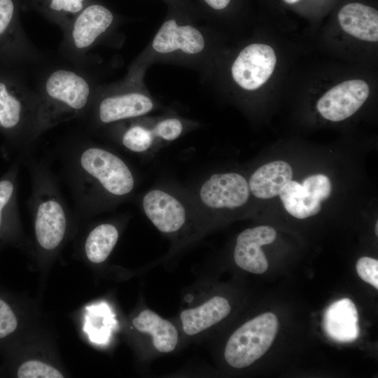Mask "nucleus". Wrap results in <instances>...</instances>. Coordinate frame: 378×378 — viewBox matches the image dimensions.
<instances>
[{
    "mask_svg": "<svg viewBox=\"0 0 378 378\" xmlns=\"http://www.w3.org/2000/svg\"><path fill=\"white\" fill-rule=\"evenodd\" d=\"M279 328L276 316L262 314L244 323L230 337L224 358L231 367L241 369L262 357L272 344Z\"/></svg>",
    "mask_w": 378,
    "mask_h": 378,
    "instance_id": "obj_1",
    "label": "nucleus"
},
{
    "mask_svg": "<svg viewBox=\"0 0 378 378\" xmlns=\"http://www.w3.org/2000/svg\"><path fill=\"white\" fill-rule=\"evenodd\" d=\"M90 86L81 74L58 69L46 79L43 90L41 118L53 124L62 114L76 113L88 104Z\"/></svg>",
    "mask_w": 378,
    "mask_h": 378,
    "instance_id": "obj_2",
    "label": "nucleus"
},
{
    "mask_svg": "<svg viewBox=\"0 0 378 378\" xmlns=\"http://www.w3.org/2000/svg\"><path fill=\"white\" fill-rule=\"evenodd\" d=\"M80 164L113 195H127L134 188V178L128 166L118 156L106 150L96 147L86 149L80 156Z\"/></svg>",
    "mask_w": 378,
    "mask_h": 378,
    "instance_id": "obj_3",
    "label": "nucleus"
},
{
    "mask_svg": "<svg viewBox=\"0 0 378 378\" xmlns=\"http://www.w3.org/2000/svg\"><path fill=\"white\" fill-rule=\"evenodd\" d=\"M249 195L248 183L236 172L214 174L203 182L198 191L202 204L212 210L239 208L246 203Z\"/></svg>",
    "mask_w": 378,
    "mask_h": 378,
    "instance_id": "obj_4",
    "label": "nucleus"
},
{
    "mask_svg": "<svg viewBox=\"0 0 378 378\" xmlns=\"http://www.w3.org/2000/svg\"><path fill=\"white\" fill-rule=\"evenodd\" d=\"M276 62L274 50L262 43L245 47L234 59L231 74L234 82L246 90H255L270 78Z\"/></svg>",
    "mask_w": 378,
    "mask_h": 378,
    "instance_id": "obj_5",
    "label": "nucleus"
},
{
    "mask_svg": "<svg viewBox=\"0 0 378 378\" xmlns=\"http://www.w3.org/2000/svg\"><path fill=\"white\" fill-rule=\"evenodd\" d=\"M369 93V86L364 80L344 81L318 99L317 109L326 119L341 121L354 114L366 101Z\"/></svg>",
    "mask_w": 378,
    "mask_h": 378,
    "instance_id": "obj_6",
    "label": "nucleus"
},
{
    "mask_svg": "<svg viewBox=\"0 0 378 378\" xmlns=\"http://www.w3.org/2000/svg\"><path fill=\"white\" fill-rule=\"evenodd\" d=\"M205 46V38L197 27L181 23L173 18L162 24L152 41L153 50L160 54L195 55L202 52Z\"/></svg>",
    "mask_w": 378,
    "mask_h": 378,
    "instance_id": "obj_7",
    "label": "nucleus"
},
{
    "mask_svg": "<svg viewBox=\"0 0 378 378\" xmlns=\"http://www.w3.org/2000/svg\"><path fill=\"white\" fill-rule=\"evenodd\" d=\"M147 218L164 234H175L186 225L187 211L185 206L174 195L162 189H152L142 200Z\"/></svg>",
    "mask_w": 378,
    "mask_h": 378,
    "instance_id": "obj_8",
    "label": "nucleus"
},
{
    "mask_svg": "<svg viewBox=\"0 0 378 378\" xmlns=\"http://www.w3.org/2000/svg\"><path fill=\"white\" fill-rule=\"evenodd\" d=\"M276 237V230L266 225L242 231L237 238L234 250L236 265L253 274L265 272L268 268V262L261 246L272 243Z\"/></svg>",
    "mask_w": 378,
    "mask_h": 378,
    "instance_id": "obj_9",
    "label": "nucleus"
},
{
    "mask_svg": "<svg viewBox=\"0 0 378 378\" xmlns=\"http://www.w3.org/2000/svg\"><path fill=\"white\" fill-rule=\"evenodd\" d=\"M114 20V14L108 7L90 1L71 20V39L74 46L78 50L89 48Z\"/></svg>",
    "mask_w": 378,
    "mask_h": 378,
    "instance_id": "obj_10",
    "label": "nucleus"
},
{
    "mask_svg": "<svg viewBox=\"0 0 378 378\" xmlns=\"http://www.w3.org/2000/svg\"><path fill=\"white\" fill-rule=\"evenodd\" d=\"M154 108L151 98L139 92H129L108 96L99 106L98 115L103 123L146 115Z\"/></svg>",
    "mask_w": 378,
    "mask_h": 378,
    "instance_id": "obj_11",
    "label": "nucleus"
},
{
    "mask_svg": "<svg viewBox=\"0 0 378 378\" xmlns=\"http://www.w3.org/2000/svg\"><path fill=\"white\" fill-rule=\"evenodd\" d=\"M323 325L328 336L337 342H351L359 336L358 313L354 303L342 298L326 310Z\"/></svg>",
    "mask_w": 378,
    "mask_h": 378,
    "instance_id": "obj_12",
    "label": "nucleus"
},
{
    "mask_svg": "<svg viewBox=\"0 0 378 378\" xmlns=\"http://www.w3.org/2000/svg\"><path fill=\"white\" fill-rule=\"evenodd\" d=\"M66 216L61 204L50 200L42 202L35 219V234L38 244L51 251L62 241L66 231Z\"/></svg>",
    "mask_w": 378,
    "mask_h": 378,
    "instance_id": "obj_13",
    "label": "nucleus"
},
{
    "mask_svg": "<svg viewBox=\"0 0 378 378\" xmlns=\"http://www.w3.org/2000/svg\"><path fill=\"white\" fill-rule=\"evenodd\" d=\"M230 311L227 299L214 296L198 307L181 312L182 329L187 335H197L226 318Z\"/></svg>",
    "mask_w": 378,
    "mask_h": 378,
    "instance_id": "obj_14",
    "label": "nucleus"
},
{
    "mask_svg": "<svg viewBox=\"0 0 378 378\" xmlns=\"http://www.w3.org/2000/svg\"><path fill=\"white\" fill-rule=\"evenodd\" d=\"M341 27L349 34L363 41H378V12L372 7L351 3L338 13Z\"/></svg>",
    "mask_w": 378,
    "mask_h": 378,
    "instance_id": "obj_15",
    "label": "nucleus"
},
{
    "mask_svg": "<svg viewBox=\"0 0 378 378\" xmlns=\"http://www.w3.org/2000/svg\"><path fill=\"white\" fill-rule=\"evenodd\" d=\"M292 178L293 170L289 164L282 160L273 161L261 166L251 175L248 187L255 197L270 199L279 195Z\"/></svg>",
    "mask_w": 378,
    "mask_h": 378,
    "instance_id": "obj_16",
    "label": "nucleus"
},
{
    "mask_svg": "<svg viewBox=\"0 0 378 378\" xmlns=\"http://www.w3.org/2000/svg\"><path fill=\"white\" fill-rule=\"evenodd\" d=\"M133 326L139 332L152 337L155 349L160 353L174 350L178 335L176 327L168 320L150 309H144L132 320Z\"/></svg>",
    "mask_w": 378,
    "mask_h": 378,
    "instance_id": "obj_17",
    "label": "nucleus"
},
{
    "mask_svg": "<svg viewBox=\"0 0 378 378\" xmlns=\"http://www.w3.org/2000/svg\"><path fill=\"white\" fill-rule=\"evenodd\" d=\"M279 195L285 209L297 218L314 216L321 210V202L310 195L297 181L290 180L286 183Z\"/></svg>",
    "mask_w": 378,
    "mask_h": 378,
    "instance_id": "obj_18",
    "label": "nucleus"
},
{
    "mask_svg": "<svg viewBox=\"0 0 378 378\" xmlns=\"http://www.w3.org/2000/svg\"><path fill=\"white\" fill-rule=\"evenodd\" d=\"M118 237V230L112 224L103 223L94 227L85 241L88 259L95 264L105 261L115 247Z\"/></svg>",
    "mask_w": 378,
    "mask_h": 378,
    "instance_id": "obj_19",
    "label": "nucleus"
},
{
    "mask_svg": "<svg viewBox=\"0 0 378 378\" xmlns=\"http://www.w3.org/2000/svg\"><path fill=\"white\" fill-rule=\"evenodd\" d=\"M48 17L62 22L71 21L90 0H31Z\"/></svg>",
    "mask_w": 378,
    "mask_h": 378,
    "instance_id": "obj_20",
    "label": "nucleus"
},
{
    "mask_svg": "<svg viewBox=\"0 0 378 378\" xmlns=\"http://www.w3.org/2000/svg\"><path fill=\"white\" fill-rule=\"evenodd\" d=\"M22 105L20 100L0 82V127L12 129L20 121Z\"/></svg>",
    "mask_w": 378,
    "mask_h": 378,
    "instance_id": "obj_21",
    "label": "nucleus"
},
{
    "mask_svg": "<svg viewBox=\"0 0 378 378\" xmlns=\"http://www.w3.org/2000/svg\"><path fill=\"white\" fill-rule=\"evenodd\" d=\"M154 138L152 129L136 125L129 127L125 131L122 142L127 149L136 153H142L150 148Z\"/></svg>",
    "mask_w": 378,
    "mask_h": 378,
    "instance_id": "obj_22",
    "label": "nucleus"
},
{
    "mask_svg": "<svg viewBox=\"0 0 378 378\" xmlns=\"http://www.w3.org/2000/svg\"><path fill=\"white\" fill-rule=\"evenodd\" d=\"M19 378H62L64 374L54 366L38 360L24 362L18 369Z\"/></svg>",
    "mask_w": 378,
    "mask_h": 378,
    "instance_id": "obj_23",
    "label": "nucleus"
},
{
    "mask_svg": "<svg viewBox=\"0 0 378 378\" xmlns=\"http://www.w3.org/2000/svg\"><path fill=\"white\" fill-rule=\"evenodd\" d=\"M303 187L307 192L320 202L326 200L331 193L330 179L323 174H314L304 178Z\"/></svg>",
    "mask_w": 378,
    "mask_h": 378,
    "instance_id": "obj_24",
    "label": "nucleus"
},
{
    "mask_svg": "<svg viewBox=\"0 0 378 378\" xmlns=\"http://www.w3.org/2000/svg\"><path fill=\"white\" fill-rule=\"evenodd\" d=\"M183 125L176 118H169L158 122L152 128L154 136L167 141L178 139L182 134Z\"/></svg>",
    "mask_w": 378,
    "mask_h": 378,
    "instance_id": "obj_25",
    "label": "nucleus"
},
{
    "mask_svg": "<svg viewBox=\"0 0 378 378\" xmlns=\"http://www.w3.org/2000/svg\"><path fill=\"white\" fill-rule=\"evenodd\" d=\"M356 271L365 282L378 288V260L370 257H362L357 261Z\"/></svg>",
    "mask_w": 378,
    "mask_h": 378,
    "instance_id": "obj_26",
    "label": "nucleus"
},
{
    "mask_svg": "<svg viewBox=\"0 0 378 378\" xmlns=\"http://www.w3.org/2000/svg\"><path fill=\"white\" fill-rule=\"evenodd\" d=\"M18 324L17 317L11 307L0 298V339L12 334Z\"/></svg>",
    "mask_w": 378,
    "mask_h": 378,
    "instance_id": "obj_27",
    "label": "nucleus"
},
{
    "mask_svg": "<svg viewBox=\"0 0 378 378\" xmlns=\"http://www.w3.org/2000/svg\"><path fill=\"white\" fill-rule=\"evenodd\" d=\"M15 4L13 0H0V35L10 24L15 13Z\"/></svg>",
    "mask_w": 378,
    "mask_h": 378,
    "instance_id": "obj_28",
    "label": "nucleus"
},
{
    "mask_svg": "<svg viewBox=\"0 0 378 378\" xmlns=\"http://www.w3.org/2000/svg\"><path fill=\"white\" fill-rule=\"evenodd\" d=\"M13 184L8 180L0 181V226L2 220V211L13 195Z\"/></svg>",
    "mask_w": 378,
    "mask_h": 378,
    "instance_id": "obj_29",
    "label": "nucleus"
},
{
    "mask_svg": "<svg viewBox=\"0 0 378 378\" xmlns=\"http://www.w3.org/2000/svg\"><path fill=\"white\" fill-rule=\"evenodd\" d=\"M206 7L212 10L220 11L226 8L232 0H200Z\"/></svg>",
    "mask_w": 378,
    "mask_h": 378,
    "instance_id": "obj_30",
    "label": "nucleus"
},
{
    "mask_svg": "<svg viewBox=\"0 0 378 378\" xmlns=\"http://www.w3.org/2000/svg\"><path fill=\"white\" fill-rule=\"evenodd\" d=\"M284 1L288 4H293L298 2L299 0H284Z\"/></svg>",
    "mask_w": 378,
    "mask_h": 378,
    "instance_id": "obj_31",
    "label": "nucleus"
},
{
    "mask_svg": "<svg viewBox=\"0 0 378 378\" xmlns=\"http://www.w3.org/2000/svg\"><path fill=\"white\" fill-rule=\"evenodd\" d=\"M172 3H173L174 4H179L178 1V0H167Z\"/></svg>",
    "mask_w": 378,
    "mask_h": 378,
    "instance_id": "obj_32",
    "label": "nucleus"
},
{
    "mask_svg": "<svg viewBox=\"0 0 378 378\" xmlns=\"http://www.w3.org/2000/svg\"><path fill=\"white\" fill-rule=\"evenodd\" d=\"M375 232H376V234L377 236L378 235V223L377 222L376 223Z\"/></svg>",
    "mask_w": 378,
    "mask_h": 378,
    "instance_id": "obj_33",
    "label": "nucleus"
}]
</instances>
